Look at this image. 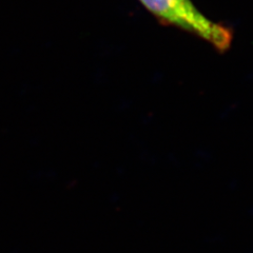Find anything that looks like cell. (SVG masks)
Returning <instances> with one entry per match:
<instances>
[{"instance_id":"6da1fadb","label":"cell","mask_w":253,"mask_h":253,"mask_svg":"<svg viewBox=\"0 0 253 253\" xmlns=\"http://www.w3.org/2000/svg\"><path fill=\"white\" fill-rule=\"evenodd\" d=\"M145 9L163 25L175 27L200 37L219 52L231 46L233 33L230 28L205 16L191 0H138Z\"/></svg>"}]
</instances>
